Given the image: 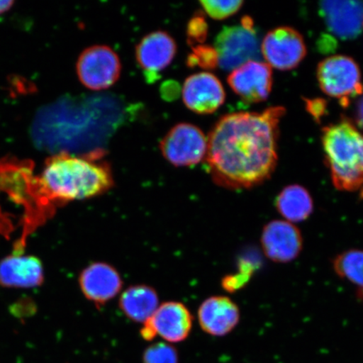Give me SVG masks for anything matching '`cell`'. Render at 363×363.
Returning a JSON list of instances; mask_svg holds the SVG:
<instances>
[{
  "instance_id": "cell-28",
  "label": "cell",
  "mask_w": 363,
  "mask_h": 363,
  "mask_svg": "<svg viewBox=\"0 0 363 363\" xmlns=\"http://www.w3.org/2000/svg\"><path fill=\"white\" fill-rule=\"evenodd\" d=\"M13 4V1H9V0H6V1H0V15L10 10Z\"/></svg>"
},
{
  "instance_id": "cell-14",
  "label": "cell",
  "mask_w": 363,
  "mask_h": 363,
  "mask_svg": "<svg viewBox=\"0 0 363 363\" xmlns=\"http://www.w3.org/2000/svg\"><path fill=\"white\" fill-rule=\"evenodd\" d=\"M121 277L106 262H94L81 272L79 285L82 293L95 305L103 306L120 294Z\"/></svg>"
},
{
  "instance_id": "cell-10",
  "label": "cell",
  "mask_w": 363,
  "mask_h": 363,
  "mask_svg": "<svg viewBox=\"0 0 363 363\" xmlns=\"http://www.w3.org/2000/svg\"><path fill=\"white\" fill-rule=\"evenodd\" d=\"M303 237L296 226L284 220L269 222L263 227L261 245L263 253L276 263L291 262L303 249Z\"/></svg>"
},
{
  "instance_id": "cell-8",
  "label": "cell",
  "mask_w": 363,
  "mask_h": 363,
  "mask_svg": "<svg viewBox=\"0 0 363 363\" xmlns=\"http://www.w3.org/2000/svg\"><path fill=\"white\" fill-rule=\"evenodd\" d=\"M261 52L271 67L287 71L299 65L306 56L307 49L305 40L297 30L280 26L265 35Z\"/></svg>"
},
{
  "instance_id": "cell-25",
  "label": "cell",
  "mask_w": 363,
  "mask_h": 363,
  "mask_svg": "<svg viewBox=\"0 0 363 363\" xmlns=\"http://www.w3.org/2000/svg\"><path fill=\"white\" fill-rule=\"evenodd\" d=\"M208 26L203 13H199L189 21L187 28L189 45H201L207 38Z\"/></svg>"
},
{
  "instance_id": "cell-21",
  "label": "cell",
  "mask_w": 363,
  "mask_h": 363,
  "mask_svg": "<svg viewBox=\"0 0 363 363\" xmlns=\"http://www.w3.org/2000/svg\"><path fill=\"white\" fill-rule=\"evenodd\" d=\"M256 270V266L248 260L242 259L240 262L239 271L238 274L225 277L222 280V287L226 291L233 293L245 287L250 279H251L253 272Z\"/></svg>"
},
{
  "instance_id": "cell-3",
  "label": "cell",
  "mask_w": 363,
  "mask_h": 363,
  "mask_svg": "<svg viewBox=\"0 0 363 363\" xmlns=\"http://www.w3.org/2000/svg\"><path fill=\"white\" fill-rule=\"evenodd\" d=\"M325 161L335 189L354 192L363 189V134L342 117L322 130Z\"/></svg>"
},
{
  "instance_id": "cell-23",
  "label": "cell",
  "mask_w": 363,
  "mask_h": 363,
  "mask_svg": "<svg viewBox=\"0 0 363 363\" xmlns=\"http://www.w3.org/2000/svg\"><path fill=\"white\" fill-rule=\"evenodd\" d=\"M201 6L212 19L225 20L238 12L243 6V1L233 0V1H201Z\"/></svg>"
},
{
  "instance_id": "cell-17",
  "label": "cell",
  "mask_w": 363,
  "mask_h": 363,
  "mask_svg": "<svg viewBox=\"0 0 363 363\" xmlns=\"http://www.w3.org/2000/svg\"><path fill=\"white\" fill-rule=\"evenodd\" d=\"M43 277L42 262L33 256L12 255L0 262V284L4 287H35Z\"/></svg>"
},
{
  "instance_id": "cell-16",
  "label": "cell",
  "mask_w": 363,
  "mask_h": 363,
  "mask_svg": "<svg viewBox=\"0 0 363 363\" xmlns=\"http://www.w3.org/2000/svg\"><path fill=\"white\" fill-rule=\"evenodd\" d=\"M240 310L233 299L225 296H212L204 301L198 311L199 325L213 337H224L239 323Z\"/></svg>"
},
{
  "instance_id": "cell-15",
  "label": "cell",
  "mask_w": 363,
  "mask_h": 363,
  "mask_svg": "<svg viewBox=\"0 0 363 363\" xmlns=\"http://www.w3.org/2000/svg\"><path fill=\"white\" fill-rule=\"evenodd\" d=\"M320 13L331 33L354 40L363 31L362 1H322Z\"/></svg>"
},
{
  "instance_id": "cell-12",
  "label": "cell",
  "mask_w": 363,
  "mask_h": 363,
  "mask_svg": "<svg viewBox=\"0 0 363 363\" xmlns=\"http://www.w3.org/2000/svg\"><path fill=\"white\" fill-rule=\"evenodd\" d=\"M185 106L199 115L214 113L225 102V92L219 79L210 72L189 76L183 87Z\"/></svg>"
},
{
  "instance_id": "cell-6",
  "label": "cell",
  "mask_w": 363,
  "mask_h": 363,
  "mask_svg": "<svg viewBox=\"0 0 363 363\" xmlns=\"http://www.w3.org/2000/svg\"><path fill=\"white\" fill-rule=\"evenodd\" d=\"M121 72L120 57L108 45L85 49L77 62V74L82 84L91 90L111 88L119 79Z\"/></svg>"
},
{
  "instance_id": "cell-18",
  "label": "cell",
  "mask_w": 363,
  "mask_h": 363,
  "mask_svg": "<svg viewBox=\"0 0 363 363\" xmlns=\"http://www.w3.org/2000/svg\"><path fill=\"white\" fill-rule=\"evenodd\" d=\"M119 306L129 319L145 324L160 305L155 289L147 285H134L122 293Z\"/></svg>"
},
{
  "instance_id": "cell-4",
  "label": "cell",
  "mask_w": 363,
  "mask_h": 363,
  "mask_svg": "<svg viewBox=\"0 0 363 363\" xmlns=\"http://www.w3.org/2000/svg\"><path fill=\"white\" fill-rule=\"evenodd\" d=\"M214 48L218 65L225 71L260 60V43L252 18L244 16L240 26L224 27L216 36Z\"/></svg>"
},
{
  "instance_id": "cell-7",
  "label": "cell",
  "mask_w": 363,
  "mask_h": 363,
  "mask_svg": "<svg viewBox=\"0 0 363 363\" xmlns=\"http://www.w3.org/2000/svg\"><path fill=\"white\" fill-rule=\"evenodd\" d=\"M208 140L203 131L192 124L172 127L160 143L163 157L176 167L196 165L206 159Z\"/></svg>"
},
{
  "instance_id": "cell-5",
  "label": "cell",
  "mask_w": 363,
  "mask_h": 363,
  "mask_svg": "<svg viewBox=\"0 0 363 363\" xmlns=\"http://www.w3.org/2000/svg\"><path fill=\"white\" fill-rule=\"evenodd\" d=\"M317 79L321 90L338 99L344 108L363 94L360 67L350 57L335 55L324 59L318 65Z\"/></svg>"
},
{
  "instance_id": "cell-26",
  "label": "cell",
  "mask_w": 363,
  "mask_h": 363,
  "mask_svg": "<svg viewBox=\"0 0 363 363\" xmlns=\"http://www.w3.org/2000/svg\"><path fill=\"white\" fill-rule=\"evenodd\" d=\"M305 99L306 108L308 113L314 118L317 123H320L322 116L326 112L328 103L323 99Z\"/></svg>"
},
{
  "instance_id": "cell-24",
  "label": "cell",
  "mask_w": 363,
  "mask_h": 363,
  "mask_svg": "<svg viewBox=\"0 0 363 363\" xmlns=\"http://www.w3.org/2000/svg\"><path fill=\"white\" fill-rule=\"evenodd\" d=\"M188 65L190 67L199 66L204 69H214L218 66L216 49L208 45H195L193 52L188 57Z\"/></svg>"
},
{
  "instance_id": "cell-11",
  "label": "cell",
  "mask_w": 363,
  "mask_h": 363,
  "mask_svg": "<svg viewBox=\"0 0 363 363\" xmlns=\"http://www.w3.org/2000/svg\"><path fill=\"white\" fill-rule=\"evenodd\" d=\"M227 81L243 101L263 102L269 98L272 87V67L267 62H248L231 72Z\"/></svg>"
},
{
  "instance_id": "cell-27",
  "label": "cell",
  "mask_w": 363,
  "mask_h": 363,
  "mask_svg": "<svg viewBox=\"0 0 363 363\" xmlns=\"http://www.w3.org/2000/svg\"><path fill=\"white\" fill-rule=\"evenodd\" d=\"M356 124L363 130V94L362 96L358 99L356 106L355 112Z\"/></svg>"
},
{
  "instance_id": "cell-2",
  "label": "cell",
  "mask_w": 363,
  "mask_h": 363,
  "mask_svg": "<svg viewBox=\"0 0 363 363\" xmlns=\"http://www.w3.org/2000/svg\"><path fill=\"white\" fill-rule=\"evenodd\" d=\"M103 157V152L97 150L80 157L62 152L49 157L42 174L34 179L36 202L52 208L106 193L115 181L111 167Z\"/></svg>"
},
{
  "instance_id": "cell-13",
  "label": "cell",
  "mask_w": 363,
  "mask_h": 363,
  "mask_svg": "<svg viewBox=\"0 0 363 363\" xmlns=\"http://www.w3.org/2000/svg\"><path fill=\"white\" fill-rule=\"evenodd\" d=\"M176 53L174 39L163 30L147 35L135 48L136 61L146 72L148 81L155 79L159 72L169 67Z\"/></svg>"
},
{
  "instance_id": "cell-1",
  "label": "cell",
  "mask_w": 363,
  "mask_h": 363,
  "mask_svg": "<svg viewBox=\"0 0 363 363\" xmlns=\"http://www.w3.org/2000/svg\"><path fill=\"white\" fill-rule=\"evenodd\" d=\"M285 113L284 107L274 106L220 118L208 135L206 157L216 184L249 189L271 178L278 163L279 123Z\"/></svg>"
},
{
  "instance_id": "cell-20",
  "label": "cell",
  "mask_w": 363,
  "mask_h": 363,
  "mask_svg": "<svg viewBox=\"0 0 363 363\" xmlns=\"http://www.w3.org/2000/svg\"><path fill=\"white\" fill-rule=\"evenodd\" d=\"M333 266L335 274L351 283L356 289L357 297L363 301V250H347L338 254Z\"/></svg>"
},
{
  "instance_id": "cell-9",
  "label": "cell",
  "mask_w": 363,
  "mask_h": 363,
  "mask_svg": "<svg viewBox=\"0 0 363 363\" xmlns=\"http://www.w3.org/2000/svg\"><path fill=\"white\" fill-rule=\"evenodd\" d=\"M193 325V317L189 308L179 302H166L146 323L143 324L142 337L147 340L161 337L166 342L178 343L189 335Z\"/></svg>"
},
{
  "instance_id": "cell-19",
  "label": "cell",
  "mask_w": 363,
  "mask_h": 363,
  "mask_svg": "<svg viewBox=\"0 0 363 363\" xmlns=\"http://www.w3.org/2000/svg\"><path fill=\"white\" fill-rule=\"evenodd\" d=\"M277 211L290 223L305 221L314 211V201L310 192L298 184L289 185L276 199Z\"/></svg>"
},
{
  "instance_id": "cell-22",
  "label": "cell",
  "mask_w": 363,
  "mask_h": 363,
  "mask_svg": "<svg viewBox=\"0 0 363 363\" xmlns=\"http://www.w3.org/2000/svg\"><path fill=\"white\" fill-rule=\"evenodd\" d=\"M143 363H179L178 352L169 344H153L144 352Z\"/></svg>"
}]
</instances>
